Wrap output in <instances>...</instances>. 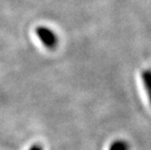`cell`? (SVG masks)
<instances>
[{
    "instance_id": "6da1fadb",
    "label": "cell",
    "mask_w": 151,
    "mask_h": 150,
    "mask_svg": "<svg viewBox=\"0 0 151 150\" xmlns=\"http://www.w3.org/2000/svg\"><path fill=\"white\" fill-rule=\"evenodd\" d=\"M36 34L38 35V37L40 38L41 42L46 47L52 48L57 45V36L55 35V33L52 30L49 29L47 27H38L36 29Z\"/></svg>"
},
{
    "instance_id": "7a4b0ae2",
    "label": "cell",
    "mask_w": 151,
    "mask_h": 150,
    "mask_svg": "<svg viewBox=\"0 0 151 150\" xmlns=\"http://www.w3.org/2000/svg\"><path fill=\"white\" fill-rule=\"evenodd\" d=\"M141 77H142L144 89H145L147 97H148V100H149V103L151 104V70H149V69L144 70L142 72Z\"/></svg>"
},
{
    "instance_id": "3957f363",
    "label": "cell",
    "mask_w": 151,
    "mask_h": 150,
    "mask_svg": "<svg viewBox=\"0 0 151 150\" xmlns=\"http://www.w3.org/2000/svg\"><path fill=\"white\" fill-rule=\"evenodd\" d=\"M109 150H130V146L125 140H117L112 143Z\"/></svg>"
},
{
    "instance_id": "277c9868",
    "label": "cell",
    "mask_w": 151,
    "mask_h": 150,
    "mask_svg": "<svg viewBox=\"0 0 151 150\" xmlns=\"http://www.w3.org/2000/svg\"><path fill=\"white\" fill-rule=\"evenodd\" d=\"M31 150H41V148L39 147V146H35V147L31 148Z\"/></svg>"
}]
</instances>
